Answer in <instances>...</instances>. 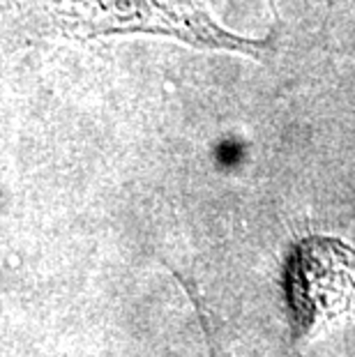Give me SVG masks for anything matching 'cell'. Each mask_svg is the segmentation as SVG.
Wrapping results in <instances>:
<instances>
[{"label": "cell", "instance_id": "6da1fadb", "mask_svg": "<svg viewBox=\"0 0 355 357\" xmlns=\"http://www.w3.org/2000/svg\"><path fill=\"white\" fill-rule=\"evenodd\" d=\"M60 26L74 35H166L196 49L261 53L266 42L245 40L210 17L199 0H49Z\"/></svg>", "mask_w": 355, "mask_h": 357}, {"label": "cell", "instance_id": "7a4b0ae2", "mask_svg": "<svg viewBox=\"0 0 355 357\" xmlns=\"http://www.w3.org/2000/svg\"><path fill=\"white\" fill-rule=\"evenodd\" d=\"M289 302L305 341L355 325V249L328 235L302 240L289 265Z\"/></svg>", "mask_w": 355, "mask_h": 357}]
</instances>
